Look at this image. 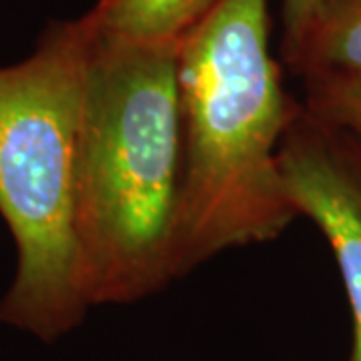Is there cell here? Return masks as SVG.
<instances>
[{"label": "cell", "instance_id": "6da1fadb", "mask_svg": "<svg viewBox=\"0 0 361 361\" xmlns=\"http://www.w3.org/2000/svg\"><path fill=\"white\" fill-rule=\"evenodd\" d=\"M179 44L115 39L94 20L77 185L89 307L135 303L179 279Z\"/></svg>", "mask_w": 361, "mask_h": 361}, {"label": "cell", "instance_id": "7a4b0ae2", "mask_svg": "<svg viewBox=\"0 0 361 361\" xmlns=\"http://www.w3.org/2000/svg\"><path fill=\"white\" fill-rule=\"evenodd\" d=\"M267 0H219L180 40L183 185L177 275L267 243L299 217L279 167L299 111L269 47Z\"/></svg>", "mask_w": 361, "mask_h": 361}, {"label": "cell", "instance_id": "3957f363", "mask_svg": "<svg viewBox=\"0 0 361 361\" xmlns=\"http://www.w3.org/2000/svg\"><path fill=\"white\" fill-rule=\"evenodd\" d=\"M94 40L90 11L54 20L26 59L0 66V217L16 247L0 322L54 341L90 310L77 241L78 149Z\"/></svg>", "mask_w": 361, "mask_h": 361}, {"label": "cell", "instance_id": "277c9868", "mask_svg": "<svg viewBox=\"0 0 361 361\" xmlns=\"http://www.w3.org/2000/svg\"><path fill=\"white\" fill-rule=\"evenodd\" d=\"M279 167L297 215L313 221L334 251L353 319L349 361H361V141L299 104Z\"/></svg>", "mask_w": 361, "mask_h": 361}, {"label": "cell", "instance_id": "5b68a950", "mask_svg": "<svg viewBox=\"0 0 361 361\" xmlns=\"http://www.w3.org/2000/svg\"><path fill=\"white\" fill-rule=\"evenodd\" d=\"M217 4L219 0H99L90 13L109 37L179 44Z\"/></svg>", "mask_w": 361, "mask_h": 361}, {"label": "cell", "instance_id": "8992f818", "mask_svg": "<svg viewBox=\"0 0 361 361\" xmlns=\"http://www.w3.org/2000/svg\"><path fill=\"white\" fill-rule=\"evenodd\" d=\"M285 65L299 77L361 73V0H325Z\"/></svg>", "mask_w": 361, "mask_h": 361}, {"label": "cell", "instance_id": "52a82bcc", "mask_svg": "<svg viewBox=\"0 0 361 361\" xmlns=\"http://www.w3.org/2000/svg\"><path fill=\"white\" fill-rule=\"evenodd\" d=\"M303 106L361 141V73L305 75Z\"/></svg>", "mask_w": 361, "mask_h": 361}, {"label": "cell", "instance_id": "ba28073f", "mask_svg": "<svg viewBox=\"0 0 361 361\" xmlns=\"http://www.w3.org/2000/svg\"><path fill=\"white\" fill-rule=\"evenodd\" d=\"M325 0H281V18H283V35H281V61H287L303 37L307 35L315 16L319 13Z\"/></svg>", "mask_w": 361, "mask_h": 361}]
</instances>
